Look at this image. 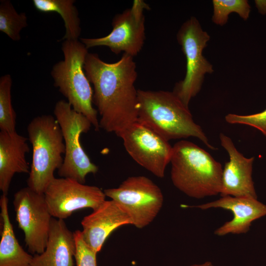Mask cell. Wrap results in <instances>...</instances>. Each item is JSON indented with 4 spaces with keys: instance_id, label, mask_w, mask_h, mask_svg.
Segmentation results:
<instances>
[{
    "instance_id": "cell-7",
    "label": "cell",
    "mask_w": 266,
    "mask_h": 266,
    "mask_svg": "<svg viewBox=\"0 0 266 266\" xmlns=\"http://www.w3.org/2000/svg\"><path fill=\"white\" fill-rule=\"evenodd\" d=\"M177 39L186 59L184 79L175 86L173 92L187 107L191 100L200 91L204 76L213 72V66L202 55L210 39L197 19L192 17L181 26Z\"/></svg>"
},
{
    "instance_id": "cell-15",
    "label": "cell",
    "mask_w": 266,
    "mask_h": 266,
    "mask_svg": "<svg viewBox=\"0 0 266 266\" xmlns=\"http://www.w3.org/2000/svg\"><path fill=\"white\" fill-rule=\"evenodd\" d=\"M181 206L202 210L219 208L231 211L233 218L215 231L214 233L218 236L246 233L249 231L253 221L266 215V205L258 201L257 199L250 197L227 196L206 203L197 205L182 204Z\"/></svg>"
},
{
    "instance_id": "cell-5",
    "label": "cell",
    "mask_w": 266,
    "mask_h": 266,
    "mask_svg": "<svg viewBox=\"0 0 266 266\" xmlns=\"http://www.w3.org/2000/svg\"><path fill=\"white\" fill-rule=\"evenodd\" d=\"M88 49L78 40H64V59L53 66L51 74L54 86L73 109L86 117L98 131V112L93 106V91L84 69Z\"/></svg>"
},
{
    "instance_id": "cell-1",
    "label": "cell",
    "mask_w": 266,
    "mask_h": 266,
    "mask_svg": "<svg viewBox=\"0 0 266 266\" xmlns=\"http://www.w3.org/2000/svg\"><path fill=\"white\" fill-rule=\"evenodd\" d=\"M84 69L93 85V103L100 116V128L117 135L137 121V73L133 57L123 54L119 61L108 63L88 53Z\"/></svg>"
},
{
    "instance_id": "cell-17",
    "label": "cell",
    "mask_w": 266,
    "mask_h": 266,
    "mask_svg": "<svg viewBox=\"0 0 266 266\" xmlns=\"http://www.w3.org/2000/svg\"><path fill=\"white\" fill-rule=\"evenodd\" d=\"M27 138L16 131L0 132V190L7 196L16 173H29L26 159L30 151Z\"/></svg>"
},
{
    "instance_id": "cell-16",
    "label": "cell",
    "mask_w": 266,
    "mask_h": 266,
    "mask_svg": "<svg viewBox=\"0 0 266 266\" xmlns=\"http://www.w3.org/2000/svg\"><path fill=\"white\" fill-rule=\"evenodd\" d=\"M75 251L73 232L64 220L52 217L45 249L33 256L32 266H74Z\"/></svg>"
},
{
    "instance_id": "cell-25",
    "label": "cell",
    "mask_w": 266,
    "mask_h": 266,
    "mask_svg": "<svg viewBox=\"0 0 266 266\" xmlns=\"http://www.w3.org/2000/svg\"><path fill=\"white\" fill-rule=\"evenodd\" d=\"M255 3L259 12L262 15L266 14V0H257Z\"/></svg>"
},
{
    "instance_id": "cell-26",
    "label": "cell",
    "mask_w": 266,
    "mask_h": 266,
    "mask_svg": "<svg viewBox=\"0 0 266 266\" xmlns=\"http://www.w3.org/2000/svg\"><path fill=\"white\" fill-rule=\"evenodd\" d=\"M189 266H215L213 264L209 261L205 262L202 264H193Z\"/></svg>"
},
{
    "instance_id": "cell-24",
    "label": "cell",
    "mask_w": 266,
    "mask_h": 266,
    "mask_svg": "<svg viewBox=\"0 0 266 266\" xmlns=\"http://www.w3.org/2000/svg\"><path fill=\"white\" fill-rule=\"evenodd\" d=\"M227 122L242 124L254 127L266 136V109L263 111L247 115L230 113L225 117Z\"/></svg>"
},
{
    "instance_id": "cell-22",
    "label": "cell",
    "mask_w": 266,
    "mask_h": 266,
    "mask_svg": "<svg viewBox=\"0 0 266 266\" xmlns=\"http://www.w3.org/2000/svg\"><path fill=\"white\" fill-rule=\"evenodd\" d=\"M212 3V21L218 25H224L233 12L237 13L244 20L249 17L250 6L246 0H213Z\"/></svg>"
},
{
    "instance_id": "cell-8",
    "label": "cell",
    "mask_w": 266,
    "mask_h": 266,
    "mask_svg": "<svg viewBox=\"0 0 266 266\" xmlns=\"http://www.w3.org/2000/svg\"><path fill=\"white\" fill-rule=\"evenodd\" d=\"M103 191L106 197L123 206L131 218L132 225L138 229L152 223L163 205L161 189L144 176L129 177L118 187Z\"/></svg>"
},
{
    "instance_id": "cell-3",
    "label": "cell",
    "mask_w": 266,
    "mask_h": 266,
    "mask_svg": "<svg viewBox=\"0 0 266 266\" xmlns=\"http://www.w3.org/2000/svg\"><path fill=\"white\" fill-rule=\"evenodd\" d=\"M172 147L170 176L174 186L195 199L220 194L223 173L221 164L192 142L181 140Z\"/></svg>"
},
{
    "instance_id": "cell-14",
    "label": "cell",
    "mask_w": 266,
    "mask_h": 266,
    "mask_svg": "<svg viewBox=\"0 0 266 266\" xmlns=\"http://www.w3.org/2000/svg\"><path fill=\"white\" fill-rule=\"evenodd\" d=\"M81 224L84 241L98 253L114 230L124 225H132L133 222L123 206L111 200H105L91 214L85 216Z\"/></svg>"
},
{
    "instance_id": "cell-11",
    "label": "cell",
    "mask_w": 266,
    "mask_h": 266,
    "mask_svg": "<svg viewBox=\"0 0 266 266\" xmlns=\"http://www.w3.org/2000/svg\"><path fill=\"white\" fill-rule=\"evenodd\" d=\"M130 156L159 178L165 176L173 147L168 141L146 126L135 122L118 135Z\"/></svg>"
},
{
    "instance_id": "cell-10",
    "label": "cell",
    "mask_w": 266,
    "mask_h": 266,
    "mask_svg": "<svg viewBox=\"0 0 266 266\" xmlns=\"http://www.w3.org/2000/svg\"><path fill=\"white\" fill-rule=\"evenodd\" d=\"M13 205L28 251L34 255L41 254L46 246L52 218L44 194L29 187L23 188L14 195Z\"/></svg>"
},
{
    "instance_id": "cell-18",
    "label": "cell",
    "mask_w": 266,
    "mask_h": 266,
    "mask_svg": "<svg viewBox=\"0 0 266 266\" xmlns=\"http://www.w3.org/2000/svg\"><path fill=\"white\" fill-rule=\"evenodd\" d=\"M8 201L7 196L2 195L0 199V266H32L33 256L24 250L15 236L9 216Z\"/></svg>"
},
{
    "instance_id": "cell-20",
    "label": "cell",
    "mask_w": 266,
    "mask_h": 266,
    "mask_svg": "<svg viewBox=\"0 0 266 266\" xmlns=\"http://www.w3.org/2000/svg\"><path fill=\"white\" fill-rule=\"evenodd\" d=\"M27 26V17L25 13H18L10 0H0V32L12 40L17 41L21 39V31Z\"/></svg>"
},
{
    "instance_id": "cell-13",
    "label": "cell",
    "mask_w": 266,
    "mask_h": 266,
    "mask_svg": "<svg viewBox=\"0 0 266 266\" xmlns=\"http://www.w3.org/2000/svg\"><path fill=\"white\" fill-rule=\"evenodd\" d=\"M219 137L230 158L223 169L220 196L257 199L252 179L254 157H244L235 148L232 139L223 133H220Z\"/></svg>"
},
{
    "instance_id": "cell-19",
    "label": "cell",
    "mask_w": 266,
    "mask_h": 266,
    "mask_svg": "<svg viewBox=\"0 0 266 266\" xmlns=\"http://www.w3.org/2000/svg\"><path fill=\"white\" fill-rule=\"evenodd\" d=\"M34 7L44 13L57 12L62 17L65 33L61 40H78L81 32L80 20L74 0H33Z\"/></svg>"
},
{
    "instance_id": "cell-2",
    "label": "cell",
    "mask_w": 266,
    "mask_h": 266,
    "mask_svg": "<svg viewBox=\"0 0 266 266\" xmlns=\"http://www.w3.org/2000/svg\"><path fill=\"white\" fill-rule=\"evenodd\" d=\"M137 122L168 141L194 137L209 149H217L194 122L189 107L173 92L138 90Z\"/></svg>"
},
{
    "instance_id": "cell-4",
    "label": "cell",
    "mask_w": 266,
    "mask_h": 266,
    "mask_svg": "<svg viewBox=\"0 0 266 266\" xmlns=\"http://www.w3.org/2000/svg\"><path fill=\"white\" fill-rule=\"evenodd\" d=\"M28 140L32 146V161L27 179L28 187L44 194L55 178L54 172L62 166L65 145L62 131L51 115L34 117L27 127Z\"/></svg>"
},
{
    "instance_id": "cell-12",
    "label": "cell",
    "mask_w": 266,
    "mask_h": 266,
    "mask_svg": "<svg viewBox=\"0 0 266 266\" xmlns=\"http://www.w3.org/2000/svg\"><path fill=\"white\" fill-rule=\"evenodd\" d=\"M44 194L52 217L62 220L79 209H97L106 197L104 191L97 186L63 177L55 178Z\"/></svg>"
},
{
    "instance_id": "cell-9",
    "label": "cell",
    "mask_w": 266,
    "mask_h": 266,
    "mask_svg": "<svg viewBox=\"0 0 266 266\" xmlns=\"http://www.w3.org/2000/svg\"><path fill=\"white\" fill-rule=\"evenodd\" d=\"M149 6L144 1L135 0L131 8L115 15L112 21V30L107 35L97 38H81L80 41L87 49L106 46L115 54L121 52L132 57L142 48L145 39L144 9Z\"/></svg>"
},
{
    "instance_id": "cell-6",
    "label": "cell",
    "mask_w": 266,
    "mask_h": 266,
    "mask_svg": "<svg viewBox=\"0 0 266 266\" xmlns=\"http://www.w3.org/2000/svg\"><path fill=\"white\" fill-rule=\"evenodd\" d=\"M54 114L61 129L65 145L64 162L58 169V174L61 177L85 184L86 176L90 173L96 174L99 170L84 150L80 140L81 134L87 133L92 124L86 117L63 100L56 102Z\"/></svg>"
},
{
    "instance_id": "cell-23",
    "label": "cell",
    "mask_w": 266,
    "mask_h": 266,
    "mask_svg": "<svg viewBox=\"0 0 266 266\" xmlns=\"http://www.w3.org/2000/svg\"><path fill=\"white\" fill-rule=\"evenodd\" d=\"M73 233L76 244L74 256L76 266H98L97 253L86 244L83 239L81 231L76 230Z\"/></svg>"
},
{
    "instance_id": "cell-21",
    "label": "cell",
    "mask_w": 266,
    "mask_h": 266,
    "mask_svg": "<svg viewBox=\"0 0 266 266\" xmlns=\"http://www.w3.org/2000/svg\"><path fill=\"white\" fill-rule=\"evenodd\" d=\"M12 78L9 74L0 78V131H16V114L11 102Z\"/></svg>"
}]
</instances>
